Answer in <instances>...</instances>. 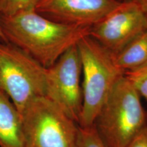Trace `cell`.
Segmentation results:
<instances>
[{"label": "cell", "mask_w": 147, "mask_h": 147, "mask_svg": "<svg viewBox=\"0 0 147 147\" xmlns=\"http://www.w3.org/2000/svg\"><path fill=\"white\" fill-rule=\"evenodd\" d=\"M90 27L57 23L35 10L0 15V29L5 41L20 48L46 68L89 36Z\"/></svg>", "instance_id": "cell-1"}, {"label": "cell", "mask_w": 147, "mask_h": 147, "mask_svg": "<svg viewBox=\"0 0 147 147\" xmlns=\"http://www.w3.org/2000/svg\"><path fill=\"white\" fill-rule=\"evenodd\" d=\"M146 124L140 96L124 74L97 113L93 127L105 147H125Z\"/></svg>", "instance_id": "cell-2"}, {"label": "cell", "mask_w": 147, "mask_h": 147, "mask_svg": "<svg viewBox=\"0 0 147 147\" xmlns=\"http://www.w3.org/2000/svg\"><path fill=\"white\" fill-rule=\"evenodd\" d=\"M82 65V107L79 126L88 127L93 122L119 79L125 74L114 57L89 36L76 45Z\"/></svg>", "instance_id": "cell-3"}, {"label": "cell", "mask_w": 147, "mask_h": 147, "mask_svg": "<svg viewBox=\"0 0 147 147\" xmlns=\"http://www.w3.org/2000/svg\"><path fill=\"white\" fill-rule=\"evenodd\" d=\"M0 89L21 114L32 101L47 97V68L20 48L0 39Z\"/></svg>", "instance_id": "cell-4"}, {"label": "cell", "mask_w": 147, "mask_h": 147, "mask_svg": "<svg viewBox=\"0 0 147 147\" xmlns=\"http://www.w3.org/2000/svg\"><path fill=\"white\" fill-rule=\"evenodd\" d=\"M21 115L24 147H76L79 125L49 97L35 99Z\"/></svg>", "instance_id": "cell-5"}, {"label": "cell", "mask_w": 147, "mask_h": 147, "mask_svg": "<svg viewBox=\"0 0 147 147\" xmlns=\"http://www.w3.org/2000/svg\"><path fill=\"white\" fill-rule=\"evenodd\" d=\"M146 31V14L135 0H130L92 25L89 36L115 57Z\"/></svg>", "instance_id": "cell-6"}, {"label": "cell", "mask_w": 147, "mask_h": 147, "mask_svg": "<svg viewBox=\"0 0 147 147\" xmlns=\"http://www.w3.org/2000/svg\"><path fill=\"white\" fill-rule=\"evenodd\" d=\"M82 65L76 45L47 68V97L79 123L82 107Z\"/></svg>", "instance_id": "cell-7"}, {"label": "cell", "mask_w": 147, "mask_h": 147, "mask_svg": "<svg viewBox=\"0 0 147 147\" xmlns=\"http://www.w3.org/2000/svg\"><path fill=\"white\" fill-rule=\"evenodd\" d=\"M121 3L117 0H40L35 10L57 23L91 27Z\"/></svg>", "instance_id": "cell-8"}, {"label": "cell", "mask_w": 147, "mask_h": 147, "mask_svg": "<svg viewBox=\"0 0 147 147\" xmlns=\"http://www.w3.org/2000/svg\"><path fill=\"white\" fill-rule=\"evenodd\" d=\"M22 116L9 97L0 89V147H24Z\"/></svg>", "instance_id": "cell-9"}, {"label": "cell", "mask_w": 147, "mask_h": 147, "mask_svg": "<svg viewBox=\"0 0 147 147\" xmlns=\"http://www.w3.org/2000/svg\"><path fill=\"white\" fill-rule=\"evenodd\" d=\"M124 72L139 68L147 63V31L138 37L114 57Z\"/></svg>", "instance_id": "cell-10"}, {"label": "cell", "mask_w": 147, "mask_h": 147, "mask_svg": "<svg viewBox=\"0 0 147 147\" xmlns=\"http://www.w3.org/2000/svg\"><path fill=\"white\" fill-rule=\"evenodd\" d=\"M40 0H0V15L12 16L36 10Z\"/></svg>", "instance_id": "cell-11"}, {"label": "cell", "mask_w": 147, "mask_h": 147, "mask_svg": "<svg viewBox=\"0 0 147 147\" xmlns=\"http://www.w3.org/2000/svg\"><path fill=\"white\" fill-rule=\"evenodd\" d=\"M125 76L131 82L140 97L147 100V63L139 68L125 72Z\"/></svg>", "instance_id": "cell-12"}, {"label": "cell", "mask_w": 147, "mask_h": 147, "mask_svg": "<svg viewBox=\"0 0 147 147\" xmlns=\"http://www.w3.org/2000/svg\"><path fill=\"white\" fill-rule=\"evenodd\" d=\"M76 147H105L95 131L93 126H79Z\"/></svg>", "instance_id": "cell-13"}, {"label": "cell", "mask_w": 147, "mask_h": 147, "mask_svg": "<svg viewBox=\"0 0 147 147\" xmlns=\"http://www.w3.org/2000/svg\"><path fill=\"white\" fill-rule=\"evenodd\" d=\"M125 147H147V125L141 129Z\"/></svg>", "instance_id": "cell-14"}, {"label": "cell", "mask_w": 147, "mask_h": 147, "mask_svg": "<svg viewBox=\"0 0 147 147\" xmlns=\"http://www.w3.org/2000/svg\"><path fill=\"white\" fill-rule=\"evenodd\" d=\"M147 16V0H135Z\"/></svg>", "instance_id": "cell-15"}, {"label": "cell", "mask_w": 147, "mask_h": 147, "mask_svg": "<svg viewBox=\"0 0 147 147\" xmlns=\"http://www.w3.org/2000/svg\"><path fill=\"white\" fill-rule=\"evenodd\" d=\"M0 39H1V40H3V41H5L4 37H3V35L2 34V32H1V29H0ZM5 42H6V41H5Z\"/></svg>", "instance_id": "cell-16"}, {"label": "cell", "mask_w": 147, "mask_h": 147, "mask_svg": "<svg viewBox=\"0 0 147 147\" xmlns=\"http://www.w3.org/2000/svg\"><path fill=\"white\" fill-rule=\"evenodd\" d=\"M117 1H120V2H125V1H130V0H117Z\"/></svg>", "instance_id": "cell-17"}, {"label": "cell", "mask_w": 147, "mask_h": 147, "mask_svg": "<svg viewBox=\"0 0 147 147\" xmlns=\"http://www.w3.org/2000/svg\"><path fill=\"white\" fill-rule=\"evenodd\" d=\"M146 125H147V110H146Z\"/></svg>", "instance_id": "cell-18"}]
</instances>
